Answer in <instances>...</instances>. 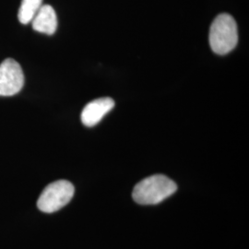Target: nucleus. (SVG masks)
<instances>
[{"label":"nucleus","mask_w":249,"mask_h":249,"mask_svg":"<svg viewBox=\"0 0 249 249\" xmlns=\"http://www.w3.org/2000/svg\"><path fill=\"white\" fill-rule=\"evenodd\" d=\"M178 190L177 184L163 175H154L139 182L132 192L134 201L142 205L160 203Z\"/></svg>","instance_id":"obj_1"},{"label":"nucleus","mask_w":249,"mask_h":249,"mask_svg":"<svg viewBox=\"0 0 249 249\" xmlns=\"http://www.w3.org/2000/svg\"><path fill=\"white\" fill-rule=\"evenodd\" d=\"M115 107V102L112 98L95 99L83 108L81 112V122L86 126H93L98 124L103 117Z\"/></svg>","instance_id":"obj_5"},{"label":"nucleus","mask_w":249,"mask_h":249,"mask_svg":"<svg viewBox=\"0 0 249 249\" xmlns=\"http://www.w3.org/2000/svg\"><path fill=\"white\" fill-rule=\"evenodd\" d=\"M210 45L214 53L226 54L237 45L238 32L234 18L223 13L214 18L210 29Z\"/></svg>","instance_id":"obj_2"},{"label":"nucleus","mask_w":249,"mask_h":249,"mask_svg":"<svg viewBox=\"0 0 249 249\" xmlns=\"http://www.w3.org/2000/svg\"><path fill=\"white\" fill-rule=\"evenodd\" d=\"M42 3L43 0H21L18 13L19 22L24 25L32 22L36 13L42 7Z\"/></svg>","instance_id":"obj_7"},{"label":"nucleus","mask_w":249,"mask_h":249,"mask_svg":"<svg viewBox=\"0 0 249 249\" xmlns=\"http://www.w3.org/2000/svg\"><path fill=\"white\" fill-rule=\"evenodd\" d=\"M32 23L33 29L36 32L52 36L57 28V18L54 9L50 5H42Z\"/></svg>","instance_id":"obj_6"},{"label":"nucleus","mask_w":249,"mask_h":249,"mask_svg":"<svg viewBox=\"0 0 249 249\" xmlns=\"http://www.w3.org/2000/svg\"><path fill=\"white\" fill-rule=\"evenodd\" d=\"M75 188L70 181L58 180L43 190L37 201L38 209L45 213H53L65 207L72 199Z\"/></svg>","instance_id":"obj_3"},{"label":"nucleus","mask_w":249,"mask_h":249,"mask_svg":"<svg viewBox=\"0 0 249 249\" xmlns=\"http://www.w3.org/2000/svg\"><path fill=\"white\" fill-rule=\"evenodd\" d=\"M24 74L20 65L12 58L0 64V96H12L23 88Z\"/></svg>","instance_id":"obj_4"}]
</instances>
